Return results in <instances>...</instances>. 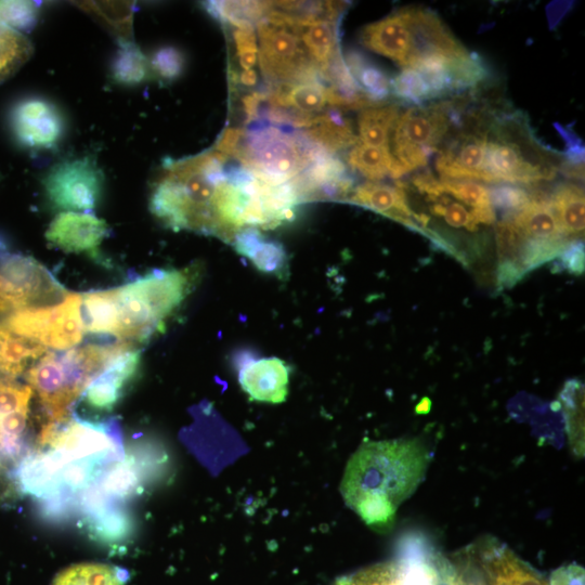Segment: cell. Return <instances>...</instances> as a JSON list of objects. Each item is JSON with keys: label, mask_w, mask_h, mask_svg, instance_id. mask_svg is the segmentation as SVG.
Returning a JSON list of instances; mask_svg holds the SVG:
<instances>
[{"label": "cell", "mask_w": 585, "mask_h": 585, "mask_svg": "<svg viewBox=\"0 0 585 585\" xmlns=\"http://www.w3.org/2000/svg\"><path fill=\"white\" fill-rule=\"evenodd\" d=\"M142 362L140 349L115 355L83 391V404L95 412L112 411L136 377Z\"/></svg>", "instance_id": "9a60e30c"}, {"label": "cell", "mask_w": 585, "mask_h": 585, "mask_svg": "<svg viewBox=\"0 0 585 585\" xmlns=\"http://www.w3.org/2000/svg\"><path fill=\"white\" fill-rule=\"evenodd\" d=\"M237 55L258 53V43L255 28H236L233 31Z\"/></svg>", "instance_id": "ab89813d"}, {"label": "cell", "mask_w": 585, "mask_h": 585, "mask_svg": "<svg viewBox=\"0 0 585 585\" xmlns=\"http://www.w3.org/2000/svg\"><path fill=\"white\" fill-rule=\"evenodd\" d=\"M343 10V2L332 1L330 9L324 14L308 17L291 15L295 29L321 75L330 62L341 53L338 25Z\"/></svg>", "instance_id": "d6986e66"}, {"label": "cell", "mask_w": 585, "mask_h": 585, "mask_svg": "<svg viewBox=\"0 0 585 585\" xmlns=\"http://www.w3.org/2000/svg\"><path fill=\"white\" fill-rule=\"evenodd\" d=\"M502 218L496 235L497 268L514 283L559 257L571 243L560 226L549 195L542 191L531 192L530 202L521 210Z\"/></svg>", "instance_id": "277c9868"}, {"label": "cell", "mask_w": 585, "mask_h": 585, "mask_svg": "<svg viewBox=\"0 0 585 585\" xmlns=\"http://www.w3.org/2000/svg\"><path fill=\"white\" fill-rule=\"evenodd\" d=\"M551 207L566 236L581 240L584 234V191L570 182L558 184L549 195Z\"/></svg>", "instance_id": "cb8c5ba5"}, {"label": "cell", "mask_w": 585, "mask_h": 585, "mask_svg": "<svg viewBox=\"0 0 585 585\" xmlns=\"http://www.w3.org/2000/svg\"><path fill=\"white\" fill-rule=\"evenodd\" d=\"M10 121L15 139L28 148H51L64 133L61 112L53 103L40 98L17 102L12 108Z\"/></svg>", "instance_id": "5bb4252c"}, {"label": "cell", "mask_w": 585, "mask_h": 585, "mask_svg": "<svg viewBox=\"0 0 585 585\" xmlns=\"http://www.w3.org/2000/svg\"><path fill=\"white\" fill-rule=\"evenodd\" d=\"M134 348L121 341L87 343L66 352H47L28 370L27 381L47 417L43 425L69 418L75 401L118 353Z\"/></svg>", "instance_id": "3957f363"}, {"label": "cell", "mask_w": 585, "mask_h": 585, "mask_svg": "<svg viewBox=\"0 0 585 585\" xmlns=\"http://www.w3.org/2000/svg\"><path fill=\"white\" fill-rule=\"evenodd\" d=\"M270 8L271 2L261 1H210L206 4L214 18L235 28H253Z\"/></svg>", "instance_id": "f1b7e54d"}, {"label": "cell", "mask_w": 585, "mask_h": 585, "mask_svg": "<svg viewBox=\"0 0 585 585\" xmlns=\"http://www.w3.org/2000/svg\"><path fill=\"white\" fill-rule=\"evenodd\" d=\"M125 569L105 563H78L60 572L52 585H125Z\"/></svg>", "instance_id": "4316f807"}, {"label": "cell", "mask_w": 585, "mask_h": 585, "mask_svg": "<svg viewBox=\"0 0 585 585\" xmlns=\"http://www.w3.org/2000/svg\"><path fill=\"white\" fill-rule=\"evenodd\" d=\"M431 453L417 438L366 441L347 463L346 504L373 530L390 531L399 506L425 479Z\"/></svg>", "instance_id": "6da1fadb"}, {"label": "cell", "mask_w": 585, "mask_h": 585, "mask_svg": "<svg viewBox=\"0 0 585 585\" xmlns=\"http://www.w3.org/2000/svg\"><path fill=\"white\" fill-rule=\"evenodd\" d=\"M346 202L370 209L417 231L406 193L400 182L394 186L378 182L363 183L353 188Z\"/></svg>", "instance_id": "ffe728a7"}, {"label": "cell", "mask_w": 585, "mask_h": 585, "mask_svg": "<svg viewBox=\"0 0 585 585\" xmlns=\"http://www.w3.org/2000/svg\"><path fill=\"white\" fill-rule=\"evenodd\" d=\"M150 66L161 79L172 81L183 73L185 58L178 48L161 47L154 52Z\"/></svg>", "instance_id": "d590c367"}, {"label": "cell", "mask_w": 585, "mask_h": 585, "mask_svg": "<svg viewBox=\"0 0 585 585\" xmlns=\"http://www.w3.org/2000/svg\"><path fill=\"white\" fill-rule=\"evenodd\" d=\"M43 184L48 200L56 209L79 212L98 206L104 178L95 162L84 157L57 164Z\"/></svg>", "instance_id": "4fadbf2b"}, {"label": "cell", "mask_w": 585, "mask_h": 585, "mask_svg": "<svg viewBox=\"0 0 585 585\" xmlns=\"http://www.w3.org/2000/svg\"><path fill=\"white\" fill-rule=\"evenodd\" d=\"M391 91L400 100L421 106L433 95L422 77L414 69L403 68L390 82Z\"/></svg>", "instance_id": "d6a6232c"}, {"label": "cell", "mask_w": 585, "mask_h": 585, "mask_svg": "<svg viewBox=\"0 0 585 585\" xmlns=\"http://www.w3.org/2000/svg\"><path fill=\"white\" fill-rule=\"evenodd\" d=\"M110 70L117 82L134 86L147 77L148 61L133 42L121 41L112 61Z\"/></svg>", "instance_id": "1f68e13d"}, {"label": "cell", "mask_w": 585, "mask_h": 585, "mask_svg": "<svg viewBox=\"0 0 585 585\" xmlns=\"http://www.w3.org/2000/svg\"><path fill=\"white\" fill-rule=\"evenodd\" d=\"M80 304L81 294L69 292L55 304L11 311L0 316V323L47 349L69 350L79 344L84 334Z\"/></svg>", "instance_id": "8fae6325"}, {"label": "cell", "mask_w": 585, "mask_h": 585, "mask_svg": "<svg viewBox=\"0 0 585 585\" xmlns=\"http://www.w3.org/2000/svg\"><path fill=\"white\" fill-rule=\"evenodd\" d=\"M304 133L332 155L360 141L350 120L338 108H330L316 115Z\"/></svg>", "instance_id": "603a6c76"}, {"label": "cell", "mask_w": 585, "mask_h": 585, "mask_svg": "<svg viewBox=\"0 0 585 585\" xmlns=\"http://www.w3.org/2000/svg\"><path fill=\"white\" fill-rule=\"evenodd\" d=\"M38 8L30 1H0V22L15 30H31L37 24Z\"/></svg>", "instance_id": "836d02e7"}, {"label": "cell", "mask_w": 585, "mask_h": 585, "mask_svg": "<svg viewBox=\"0 0 585 585\" xmlns=\"http://www.w3.org/2000/svg\"><path fill=\"white\" fill-rule=\"evenodd\" d=\"M0 455H2L1 452H0Z\"/></svg>", "instance_id": "b9f144b4"}, {"label": "cell", "mask_w": 585, "mask_h": 585, "mask_svg": "<svg viewBox=\"0 0 585 585\" xmlns=\"http://www.w3.org/2000/svg\"><path fill=\"white\" fill-rule=\"evenodd\" d=\"M66 296L50 272L31 257L0 256V316L27 307L55 304Z\"/></svg>", "instance_id": "7c38bea8"}, {"label": "cell", "mask_w": 585, "mask_h": 585, "mask_svg": "<svg viewBox=\"0 0 585 585\" xmlns=\"http://www.w3.org/2000/svg\"><path fill=\"white\" fill-rule=\"evenodd\" d=\"M289 366L276 356H247L239 362L238 381L251 400L278 404L288 394Z\"/></svg>", "instance_id": "ac0fdd59"}, {"label": "cell", "mask_w": 585, "mask_h": 585, "mask_svg": "<svg viewBox=\"0 0 585 585\" xmlns=\"http://www.w3.org/2000/svg\"><path fill=\"white\" fill-rule=\"evenodd\" d=\"M198 274L196 265L157 269L112 288L120 322L119 341L143 343L162 332L165 321L186 299Z\"/></svg>", "instance_id": "5b68a950"}, {"label": "cell", "mask_w": 585, "mask_h": 585, "mask_svg": "<svg viewBox=\"0 0 585 585\" xmlns=\"http://www.w3.org/2000/svg\"><path fill=\"white\" fill-rule=\"evenodd\" d=\"M452 585H550L547 577L494 536H482L447 557Z\"/></svg>", "instance_id": "9c48e42d"}, {"label": "cell", "mask_w": 585, "mask_h": 585, "mask_svg": "<svg viewBox=\"0 0 585 585\" xmlns=\"http://www.w3.org/2000/svg\"><path fill=\"white\" fill-rule=\"evenodd\" d=\"M567 430L571 447L578 456H584V390L578 380L566 384L561 393Z\"/></svg>", "instance_id": "4dcf8cb0"}, {"label": "cell", "mask_w": 585, "mask_h": 585, "mask_svg": "<svg viewBox=\"0 0 585 585\" xmlns=\"http://www.w3.org/2000/svg\"><path fill=\"white\" fill-rule=\"evenodd\" d=\"M332 155L310 140L304 131L286 130L268 121L242 128L231 155L259 180L282 184L300 174L309 165Z\"/></svg>", "instance_id": "8992f818"}, {"label": "cell", "mask_w": 585, "mask_h": 585, "mask_svg": "<svg viewBox=\"0 0 585 585\" xmlns=\"http://www.w3.org/2000/svg\"><path fill=\"white\" fill-rule=\"evenodd\" d=\"M561 162L538 142L520 112L489 109L481 182L533 185L552 180Z\"/></svg>", "instance_id": "7a4b0ae2"}, {"label": "cell", "mask_w": 585, "mask_h": 585, "mask_svg": "<svg viewBox=\"0 0 585 585\" xmlns=\"http://www.w3.org/2000/svg\"><path fill=\"white\" fill-rule=\"evenodd\" d=\"M492 206L502 217L516 213L531 199V192L520 186L499 185L489 188Z\"/></svg>", "instance_id": "e575fe53"}, {"label": "cell", "mask_w": 585, "mask_h": 585, "mask_svg": "<svg viewBox=\"0 0 585 585\" xmlns=\"http://www.w3.org/2000/svg\"><path fill=\"white\" fill-rule=\"evenodd\" d=\"M347 160L351 169L373 182L387 176L391 177L393 170V158L389 145L373 146L359 141L352 146Z\"/></svg>", "instance_id": "83f0119b"}, {"label": "cell", "mask_w": 585, "mask_h": 585, "mask_svg": "<svg viewBox=\"0 0 585 585\" xmlns=\"http://www.w3.org/2000/svg\"><path fill=\"white\" fill-rule=\"evenodd\" d=\"M259 38L258 61L273 86L321 81V72L304 49L294 17L271 2L269 12L256 25Z\"/></svg>", "instance_id": "ba28073f"}, {"label": "cell", "mask_w": 585, "mask_h": 585, "mask_svg": "<svg viewBox=\"0 0 585 585\" xmlns=\"http://www.w3.org/2000/svg\"><path fill=\"white\" fill-rule=\"evenodd\" d=\"M332 585H452V567L425 536H404L395 555L335 580Z\"/></svg>", "instance_id": "52a82bcc"}, {"label": "cell", "mask_w": 585, "mask_h": 585, "mask_svg": "<svg viewBox=\"0 0 585 585\" xmlns=\"http://www.w3.org/2000/svg\"><path fill=\"white\" fill-rule=\"evenodd\" d=\"M108 235L107 223L88 212L64 211L49 224L47 240L66 252L95 253Z\"/></svg>", "instance_id": "e0dca14e"}, {"label": "cell", "mask_w": 585, "mask_h": 585, "mask_svg": "<svg viewBox=\"0 0 585 585\" xmlns=\"http://www.w3.org/2000/svg\"><path fill=\"white\" fill-rule=\"evenodd\" d=\"M32 394L29 386L0 379V418L14 413L29 412Z\"/></svg>", "instance_id": "8d00e7d4"}, {"label": "cell", "mask_w": 585, "mask_h": 585, "mask_svg": "<svg viewBox=\"0 0 585 585\" xmlns=\"http://www.w3.org/2000/svg\"><path fill=\"white\" fill-rule=\"evenodd\" d=\"M231 243L237 253L247 258L260 272L280 278L287 274L288 260L284 246L275 239L266 238L258 229H240Z\"/></svg>", "instance_id": "44dd1931"}, {"label": "cell", "mask_w": 585, "mask_h": 585, "mask_svg": "<svg viewBox=\"0 0 585 585\" xmlns=\"http://www.w3.org/2000/svg\"><path fill=\"white\" fill-rule=\"evenodd\" d=\"M550 585H584V568L577 563L561 566L548 577Z\"/></svg>", "instance_id": "f35d334b"}, {"label": "cell", "mask_w": 585, "mask_h": 585, "mask_svg": "<svg viewBox=\"0 0 585 585\" xmlns=\"http://www.w3.org/2000/svg\"><path fill=\"white\" fill-rule=\"evenodd\" d=\"M351 76L375 104L386 103L391 92L390 78L386 72L359 50H348L343 56Z\"/></svg>", "instance_id": "d4e9b609"}, {"label": "cell", "mask_w": 585, "mask_h": 585, "mask_svg": "<svg viewBox=\"0 0 585 585\" xmlns=\"http://www.w3.org/2000/svg\"><path fill=\"white\" fill-rule=\"evenodd\" d=\"M47 352L42 344L15 335L0 323V379L12 381Z\"/></svg>", "instance_id": "7402d4cb"}, {"label": "cell", "mask_w": 585, "mask_h": 585, "mask_svg": "<svg viewBox=\"0 0 585 585\" xmlns=\"http://www.w3.org/2000/svg\"><path fill=\"white\" fill-rule=\"evenodd\" d=\"M258 77L255 69H248L240 73V75L232 74V81H238L245 87H252L257 83Z\"/></svg>", "instance_id": "60d3db41"}, {"label": "cell", "mask_w": 585, "mask_h": 585, "mask_svg": "<svg viewBox=\"0 0 585 585\" xmlns=\"http://www.w3.org/2000/svg\"><path fill=\"white\" fill-rule=\"evenodd\" d=\"M360 41L367 49L407 68L415 51L412 6L366 25L361 31Z\"/></svg>", "instance_id": "2e32d148"}, {"label": "cell", "mask_w": 585, "mask_h": 585, "mask_svg": "<svg viewBox=\"0 0 585 585\" xmlns=\"http://www.w3.org/2000/svg\"><path fill=\"white\" fill-rule=\"evenodd\" d=\"M560 265L573 274H581L584 271V243L582 240L571 242L560 253Z\"/></svg>", "instance_id": "74e56055"}, {"label": "cell", "mask_w": 585, "mask_h": 585, "mask_svg": "<svg viewBox=\"0 0 585 585\" xmlns=\"http://www.w3.org/2000/svg\"><path fill=\"white\" fill-rule=\"evenodd\" d=\"M400 116L395 104H377L362 109L359 116L360 142L373 146H387L390 132Z\"/></svg>", "instance_id": "484cf974"}, {"label": "cell", "mask_w": 585, "mask_h": 585, "mask_svg": "<svg viewBox=\"0 0 585 585\" xmlns=\"http://www.w3.org/2000/svg\"><path fill=\"white\" fill-rule=\"evenodd\" d=\"M455 101L410 107L398 117L389 150L393 179L424 167L453 125Z\"/></svg>", "instance_id": "30bf717a"}, {"label": "cell", "mask_w": 585, "mask_h": 585, "mask_svg": "<svg viewBox=\"0 0 585 585\" xmlns=\"http://www.w3.org/2000/svg\"><path fill=\"white\" fill-rule=\"evenodd\" d=\"M31 54V42L22 32L0 22V83L12 77Z\"/></svg>", "instance_id": "f546056e"}]
</instances>
